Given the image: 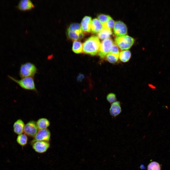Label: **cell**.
Instances as JSON below:
<instances>
[{
    "mask_svg": "<svg viewBox=\"0 0 170 170\" xmlns=\"http://www.w3.org/2000/svg\"><path fill=\"white\" fill-rule=\"evenodd\" d=\"M150 87L151 88L153 89H155L156 88V87L152 85H150Z\"/></svg>",
    "mask_w": 170,
    "mask_h": 170,
    "instance_id": "f546056e",
    "label": "cell"
},
{
    "mask_svg": "<svg viewBox=\"0 0 170 170\" xmlns=\"http://www.w3.org/2000/svg\"><path fill=\"white\" fill-rule=\"evenodd\" d=\"M38 130L36 122L30 121L25 124L24 132L27 136L33 138Z\"/></svg>",
    "mask_w": 170,
    "mask_h": 170,
    "instance_id": "52a82bcc",
    "label": "cell"
},
{
    "mask_svg": "<svg viewBox=\"0 0 170 170\" xmlns=\"http://www.w3.org/2000/svg\"><path fill=\"white\" fill-rule=\"evenodd\" d=\"M166 108L167 109H168V107L167 106H166Z\"/></svg>",
    "mask_w": 170,
    "mask_h": 170,
    "instance_id": "4dcf8cb0",
    "label": "cell"
},
{
    "mask_svg": "<svg viewBox=\"0 0 170 170\" xmlns=\"http://www.w3.org/2000/svg\"><path fill=\"white\" fill-rule=\"evenodd\" d=\"M109 53L114 54H119V51L117 45L114 44L110 49Z\"/></svg>",
    "mask_w": 170,
    "mask_h": 170,
    "instance_id": "4316f807",
    "label": "cell"
},
{
    "mask_svg": "<svg viewBox=\"0 0 170 170\" xmlns=\"http://www.w3.org/2000/svg\"><path fill=\"white\" fill-rule=\"evenodd\" d=\"M16 141L19 145L22 147L24 146L28 143L27 136L24 133L18 135L17 137Z\"/></svg>",
    "mask_w": 170,
    "mask_h": 170,
    "instance_id": "d6986e66",
    "label": "cell"
},
{
    "mask_svg": "<svg viewBox=\"0 0 170 170\" xmlns=\"http://www.w3.org/2000/svg\"><path fill=\"white\" fill-rule=\"evenodd\" d=\"M84 36L83 31L81 32L79 34V39L80 40Z\"/></svg>",
    "mask_w": 170,
    "mask_h": 170,
    "instance_id": "f1b7e54d",
    "label": "cell"
},
{
    "mask_svg": "<svg viewBox=\"0 0 170 170\" xmlns=\"http://www.w3.org/2000/svg\"><path fill=\"white\" fill-rule=\"evenodd\" d=\"M36 123L39 130L47 129L50 125V121L45 118H40Z\"/></svg>",
    "mask_w": 170,
    "mask_h": 170,
    "instance_id": "9a60e30c",
    "label": "cell"
},
{
    "mask_svg": "<svg viewBox=\"0 0 170 170\" xmlns=\"http://www.w3.org/2000/svg\"><path fill=\"white\" fill-rule=\"evenodd\" d=\"M51 137V133L48 129L39 130L31 141V144L37 141H44L49 142Z\"/></svg>",
    "mask_w": 170,
    "mask_h": 170,
    "instance_id": "8992f818",
    "label": "cell"
},
{
    "mask_svg": "<svg viewBox=\"0 0 170 170\" xmlns=\"http://www.w3.org/2000/svg\"><path fill=\"white\" fill-rule=\"evenodd\" d=\"M110 17L109 15L102 14L97 16L98 20L102 25L106 22Z\"/></svg>",
    "mask_w": 170,
    "mask_h": 170,
    "instance_id": "cb8c5ba5",
    "label": "cell"
},
{
    "mask_svg": "<svg viewBox=\"0 0 170 170\" xmlns=\"http://www.w3.org/2000/svg\"><path fill=\"white\" fill-rule=\"evenodd\" d=\"M92 21L91 17L90 16H85L83 18L81 25L82 31L86 32H89L90 31Z\"/></svg>",
    "mask_w": 170,
    "mask_h": 170,
    "instance_id": "8fae6325",
    "label": "cell"
},
{
    "mask_svg": "<svg viewBox=\"0 0 170 170\" xmlns=\"http://www.w3.org/2000/svg\"><path fill=\"white\" fill-rule=\"evenodd\" d=\"M106 99L109 103L112 104L116 101L117 99L116 95L114 93H109L107 96Z\"/></svg>",
    "mask_w": 170,
    "mask_h": 170,
    "instance_id": "484cf974",
    "label": "cell"
},
{
    "mask_svg": "<svg viewBox=\"0 0 170 170\" xmlns=\"http://www.w3.org/2000/svg\"><path fill=\"white\" fill-rule=\"evenodd\" d=\"M115 43L122 50L130 49L134 43V40L132 37L127 35L117 36L115 38Z\"/></svg>",
    "mask_w": 170,
    "mask_h": 170,
    "instance_id": "277c9868",
    "label": "cell"
},
{
    "mask_svg": "<svg viewBox=\"0 0 170 170\" xmlns=\"http://www.w3.org/2000/svg\"><path fill=\"white\" fill-rule=\"evenodd\" d=\"M115 22L110 17L106 22L103 25V28H106L111 30Z\"/></svg>",
    "mask_w": 170,
    "mask_h": 170,
    "instance_id": "d4e9b609",
    "label": "cell"
},
{
    "mask_svg": "<svg viewBox=\"0 0 170 170\" xmlns=\"http://www.w3.org/2000/svg\"><path fill=\"white\" fill-rule=\"evenodd\" d=\"M113 31L117 36L126 35L127 33V29L126 25L123 22L118 21H116L113 27Z\"/></svg>",
    "mask_w": 170,
    "mask_h": 170,
    "instance_id": "9c48e42d",
    "label": "cell"
},
{
    "mask_svg": "<svg viewBox=\"0 0 170 170\" xmlns=\"http://www.w3.org/2000/svg\"><path fill=\"white\" fill-rule=\"evenodd\" d=\"M38 72V69L36 65L33 63L27 62L21 65L19 74L21 78L28 77H34Z\"/></svg>",
    "mask_w": 170,
    "mask_h": 170,
    "instance_id": "3957f363",
    "label": "cell"
},
{
    "mask_svg": "<svg viewBox=\"0 0 170 170\" xmlns=\"http://www.w3.org/2000/svg\"><path fill=\"white\" fill-rule=\"evenodd\" d=\"M82 30L77 31H73L67 30L66 34L68 38L74 40L79 39V34Z\"/></svg>",
    "mask_w": 170,
    "mask_h": 170,
    "instance_id": "44dd1931",
    "label": "cell"
},
{
    "mask_svg": "<svg viewBox=\"0 0 170 170\" xmlns=\"http://www.w3.org/2000/svg\"><path fill=\"white\" fill-rule=\"evenodd\" d=\"M102 25L98 19L95 18L92 20L91 29L92 33H98L103 28Z\"/></svg>",
    "mask_w": 170,
    "mask_h": 170,
    "instance_id": "5bb4252c",
    "label": "cell"
},
{
    "mask_svg": "<svg viewBox=\"0 0 170 170\" xmlns=\"http://www.w3.org/2000/svg\"><path fill=\"white\" fill-rule=\"evenodd\" d=\"M122 111L121 104L119 101H116L111 105L110 109V113L113 117L115 118L119 115Z\"/></svg>",
    "mask_w": 170,
    "mask_h": 170,
    "instance_id": "7c38bea8",
    "label": "cell"
},
{
    "mask_svg": "<svg viewBox=\"0 0 170 170\" xmlns=\"http://www.w3.org/2000/svg\"><path fill=\"white\" fill-rule=\"evenodd\" d=\"M112 34L111 30L106 28L103 29L98 33V37L102 39L109 38Z\"/></svg>",
    "mask_w": 170,
    "mask_h": 170,
    "instance_id": "2e32d148",
    "label": "cell"
},
{
    "mask_svg": "<svg viewBox=\"0 0 170 170\" xmlns=\"http://www.w3.org/2000/svg\"><path fill=\"white\" fill-rule=\"evenodd\" d=\"M131 56V53L128 50H123L119 53V58L122 62H126L130 59Z\"/></svg>",
    "mask_w": 170,
    "mask_h": 170,
    "instance_id": "e0dca14e",
    "label": "cell"
},
{
    "mask_svg": "<svg viewBox=\"0 0 170 170\" xmlns=\"http://www.w3.org/2000/svg\"><path fill=\"white\" fill-rule=\"evenodd\" d=\"M25 124L23 121L19 119L13 124V130L14 132L18 135L23 133L24 132Z\"/></svg>",
    "mask_w": 170,
    "mask_h": 170,
    "instance_id": "4fadbf2b",
    "label": "cell"
},
{
    "mask_svg": "<svg viewBox=\"0 0 170 170\" xmlns=\"http://www.w3.org/2000/svg\"><path fill=\"white\" fill-rule=\"evenodd\" d=\"M81 30V25L77 23H71L67 29V30L73 31H77Z\"/></svg>",
    "mask_w": 170,
    "mask_h": 170,
    "instance_id": "603a6c76",
    "label": "cell"
},
{
    "mask_svg": "<svg viewBox=\"0 0 170 170\" xmlns=\"http://www.w3.org/2000/svg\"><path fill=\"white\" fill-rule=\"evenodd\" d=\"M72 50L75 53H80L83 51V44L77 40L73 41L72 47Z\"/></svg>",
    "mask_w": 170,
    "mask_h": 170,
    "instance_id": "ac0fdd59",
    "label": "cell"
},
{
    "mask_svg": "<svg viewBox=\"0 0 170 170\" xmlns=\"http://www.w3.org/2000/svg\"><path fill=\"white\" fill-rule=\"evenodd\" d=\"M147 169V170H161L160 165L157 162H152L148 165Z\"/></svg>",
    "mask_w": 170,
    "mask_h": 170,
    "instance_id": "7402d4cb",
    "label": "cell"
},
{
    "mask_svg": "<svg viewBox=\"0 0 170 170\" xmlns=\"http://www.w3.org/2000/svg\"><path fill=\"white\" fill-rule=\"evenodd\" d=\"M8 76L10 79L17 83L22 89L37 93L38 91L36 88L34 77H26L18 80L9 75H8Z\"/></svg>",
    "mask_w": 170,
    "mask_h": 170,
    "instance_id": "7a4b0ae2",
    "label": "cell"
},
{
    "mask_svg": "<svg viewBox=\"0 0 170 170\" xmlns=\"http://www.w3.org/2000/svg\"><path fill=\"white\" fill-rule=\"evenodd\" d=\"M100 42L98 37L92 36L87 39L83 44V51L85 53L92 56L98 53Z\"/></svg>",
    "mask_w": 170,
    "mask_h": 170,
    "instance_id": "6da1fadb",
    "label": "cell"
},
{
    "mask_svg": "<svg viewBox=\"0 0 170 170\" xmlns=\"http://www.w3.org/2000/svg\"><path fill=\"white\" fill-rule=\"evenodd\" d=\"M119 54L108 53L106 56V60L112 64L117 62L118 60Z\"/></svg>",
    "mask_w": 170,
    "mask_h": 170,
    "instance_id": "ffe728a7",
    "label": "cell"
},
{
    "mask_svg": "<svg viewBox=\"0 0 170 170\" xmlns=\"http://www.w3.org/2000/svg\"><path fill=\"white\" fill-rule=\"evenodd\" d=\"M161 71H160L159 72V74H161Z\"/></svg>",
    "mask_w": 170,
    "mask_h": 170,
    "instance_id": "1f68e13d",
    "label": "cell"
},
{
    "mask_svg": "<svg viewBox=\"0 0 170 170\" xmlns=\"http://www.w3.org/2000/svg\"><path fill=\"white\" fill-rule=\"evenodd\" d=\"M32 147L36 152L42 153L46 152L49 148V142L44 141H37L31 144Z\"/></svg>",
    "mask_w": 170,
    "mask_h": 170,
    "instance_id": "ba28073f",
    "label": "cell"
},
{
    "mask_svg": "<svg viewBox=\"0 0 170 170\" xmlns=\"http://www.w3.org/2000/svg\"><path fill=\"white\" fill-rule=\"evenodd\" d=\"M34 5L30 0H21L20 1L16 8L22 11L30 10L34 7Z\"/></svg>",
    "mask_w": 170,
    "mask_h": 170,
    "instance_id": "30bf717a",
    "label": "cell"
},
{
    "mask_svg": "<svg viewBox=\"0 0 170 170\" xmlns=\"http://www.w3.org/2000/svg\"><path fill=\"white\" fill-rule=\"evenodd\" d=\"M84 77V75L83 74L80 73L77 77V80L79 82H81L83 80Z\"/></svg>",
    "mask_w": 170,
    "mask_h": 170,
    "instance_id": "83f0119b",
    "label": "cell"
},
{
    "mask_svg": "<svg viewBox=\"0 0 170 170\" xmlns=\"http://www.w3.org/2000/svg\"><path fill=\"white\" fill-rule=\"evenodd\" d=\"M114 44L112 40L110 38L104 39L102 42L98 53V55L101 58L103 59L109 52Z\"/></svg>",
    "mask_w": 170,
    "mask_h": 170,
    "instance_id": "5b68a950",
    "label": "cell"
}]
</instances>
